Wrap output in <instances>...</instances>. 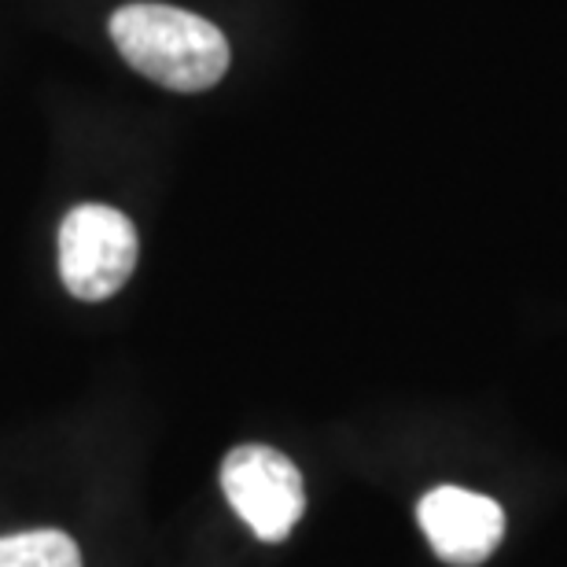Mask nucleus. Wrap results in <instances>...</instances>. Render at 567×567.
Here are the masks:
<instances>
[{"label":"nucleus","instance_id":"5","mask_svg":"<svg viewBox=\"0 0 567 567\" xmlns=\"http://www.w3.org/2000/svg\"><path fill=\"white\" fill-rule=\"evenodd\" d=\"M0 567H82V553L63 530H27L0 538Z\"/></svg>","mask_w":567,"mask_h":567},{"label":"nucleus","instance_id":"1","mask_svg":"<svg viewBox=\"0 0 567 567\" xmlns=\"http://www.w3.org/2000/svg\"><path fill=\"white\" fill-rule=\"evenodd\" d=\"M111 41L133 71L174 93H203L229 71L225 33L169 4H126L111 16Z\"/></svg>","mask_w":567,"mask_h":567},{"label":"nucleus","instance_id":"4","mask_svg":"<svg viewBox=\"0 0 567 567\" xmlns=\"http://www.w3.org/2000/svg\"><path fill=\"white\" fill-rule=\"evenodd\" d=\"M416 516H421L431 549L446 564L457 567L483 564L502 546L505 535L502 505L486 494L461 491V486H439V491H431L421 502V508H416Z\"/></svg>","mask_w":567,"mask_h":567},{"label":"nucleus","instance_id":"2","mask_svg":"<svg viewBox=\"0 0 567 567\" xmlns=\"http://www.w3.org/2000/svg\"><path fill=\"white\" fill-rule=\"evenodd\" d=\"M137 266V229L122 210L85 203L63 218L60 274L74 299H111Z\"/></svg>","mask_w":567,"mask_h":567},{"label":"nucleus","instance_id":"3","mask_svg":"<svg viewBox=\"0 0 567 567\" xmlns=\"http://www.w3.org/2000/svg\"><path fill=\"white\" fill-rule=\"evenodd\" d=\"M221 491L262 542L288 538L306 508L299 468L274 446H236L221 464Z\"/></svg>","mask_w":567,"mask_h":567}]
</instances>
